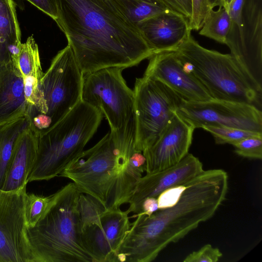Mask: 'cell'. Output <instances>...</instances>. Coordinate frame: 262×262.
<instances>
[{
	"mask_svg": "<svg viewBox=\"0 0 262 262\" xmlns=\"http://www.w3.org/2000/svg\"><path fill=\"white\" fill-rule=\"evenodd\" d=\"M108 1L136 27L141 22L152 16L170 10L160 0Z\"/></svg>",
	"mask_w": 262,
	"mask_h": 262,
	"instance_id": "cell-22",
	"label": "cell"
},
{
	"mask_svg": "<svg viewBox=\"0 0 262 262\" xmlns=\"http://www.w3.org/2000/svg\"><path fill=\"white\" fill-rule=\"evenodd\" d=\"M54 20L57 17L56 0H26Z\"/></svg>",
	"mask_w": 262,
	"mask_h": 262,
	"instance_id": "cell-32",
	"label": "cell"
},
{
	"mask_svg": "<svg viewBox=\"0 0 262 262\" xmlns=\"http://www.w3.org/2000/svg\"><path fill=\"white\" fill-rule=\"evenodd\" d=\"M106 210L103 205L96 199L81 193L78 200V211L81 229L98 223Z\"/></svg>",
	"mask_w": 262,
	"mask_h": 262,
	"instance_id": "cell-25",
	"label": "cell"
},
{
	"mask_svg": "<svg viewBox=\"0 0 262 262\" xmlns=\"http://www.w3.org/2000/svg\"><path fill=\"white\" fill-rule=\"evenodd\" d=\"M176 114L194 129L204 126H226L262 133V113L254 105L212 99L183 100Z\"/></svg>",
	"mask_w": 262,
	"mask_h": 262,
	"instance_id": "cell-11",
	"label": "cell"
},
{
	"mask_svg": "<svg viewBox=\"0 0 262 262\" xmlns=\"http://www.w3.org/2000/svg\"><path fill=\"white\" fill-rule=\"evenodd\" d=\"M226 45L243 70L262 92V0H233Z\"/></svg>",
	"mask_w": 262,
	"mask_h": 262,
	"instance_id": "cell-7",
	"label": "cell"
},
{
	"mask_svg": "<svg viewBox=\"0 0 262 262\" xmlns=\"http://www.w3.org/2000/svg\"><path fill=\"white\" fill-rule=\"evenodd\" d=\"M20 30L13 0H0V64L12 61L17 69Z\"/></svg>",
	"mask_w": 262,
	"mask_h": 262,
	"instance_id": "cell-20",
	"label": "cell"
},
{
	"mask_svg": "<svg viewBox=\"0 0 262 262\" xmlns=\"http://www.w3.org/2000/svg\"><path fill=\"white\" fill-rule=\"evenodd\" d=\"M29 113L19 71L12 61L0 64V123Z\"/></svg>",
	"mask_w": 262,
	"mask_h": 262,
	"instance_id": "cell-19",
	"label": "cell"
},
{
	"mask_svg": "<svg viewBox=\"0 0 262 262\" xmlns=\"http://www.w3.org/2000/svg\"><path fill=\"white\" fill-rule=\"evenodd\" d=\"M32 122L29 115H23L0 123V189L5 182L16 141Z\"/></svg>",
	"mask_w": 262,
	"mask_h": 262,
	"instance_id": "cell-21",
	"label": "cell"
},
{
	"mask_svg": "<svg viewBox=\"0 0 262 262\" xmlns=\"http://www.w3.org/2000/svg\"><path fill=\"white\" fill-rule=\"evenodd\" d=\"M83 75L68 45L59 51L40 80L52 126L62 119L81 100Z\"/></svg>",
	"mask_w": 262,
	"mask_h": 262,
	"instance_id": "cell-10",
	"label": "cell"
},
{
	"mask_svg": "<svg viewBox=\"0 0 262 262\" xmlns=\"http://www.w3.org/2000/svg\"><path fill=\"white\" fill-rule=\"evenodd\" d=\"M123 69H102L83 75L81 100L98 110L111 131L123 130L135 121L134 91L126 84Z\"/></svg>",
	"mask_w": 262,
	"mask_h": 262,
	"instance_id": "cell-9",
	"label": "cell"
},
{
	"mask_svg": "<svg viewBox=\"0 0 262 262\" xmlns=\"http://www.w3.org/2000/svg\"><path fill=\"white\" fill-rule=\"evenodd\" d=\"M53 194L48 196L27 193L25 198V215L27 228H32L47 211L52 201Z\"/></svg>",
	"mask_w": 262,
	"mask_h": 262,
	"instance_id": "cell-26",
	"label": "cell"
},
{
	"mask_svg": "<svg viewBox=\"0 0 262 262\" xmlns=\"http://www.w3.org/2000/svg\"><path fill=\"white\" fill-rule=\"evenodd\" d=\"M202 128L213 136L217 144H230L233 145L246 138L262 135V133L231 127L204 126Z\"/></svg>",
	"mask_w": 262,
	"mask_h": 262,
	"instance_id": "cell-27",
	"label": "cell"
},
{
	"mask_svg": "<svg viewBox=\"0 0 262 262\" xmlns=\"http://www.w3.org/2000/svg\"><path fill=\"white\" fill-rule=\"evenodd\" d=\"M81 192L73 182L52 194L42 217L27 234L33 262H94L83 238L78 211Z\"/></svg>",
	"mask_w": 262,
	"mask_h": 262,
	"instance_id": "cell-4",
	"label": "cell"
},
{
	"mask_svg": "<svg viewBox=\"0 0 262 262\" xmlns=\"http://www.w3.org/2000/svg\"><path fill=\"white\" fill-rule=\"evenodd\" d=\"M128 214L120 209L106 210L98 223L82 230L94 262H118L119 249L132 226Z\"/></svg>",
	"mask_w": 262,
	"mask_h": 262,
	"instance_id": "cell-13",
	"label": "cell"
},
{
	"mask_svg": "<svg viewBox=\"0 0 262 262\" xmlns=\"http://www.w3.org/2000/svg\"><path fill=\"white\" fill-rule=\"evenodd\" d=\"M102 117L98 110L80 100L60 121L40 131L37 155L28 182L59 176L84 150Z\"/></svg>",
	"mask_w": 262,
	"mask_h": 262,
	"instance_id": "cell-5",
	"label": "cell"
},
{
	"mask_svg": "<svg viewBox=\"0 0 262 262\" xmlns=\"http://www.w3.org/2000/svg\"><path fill=\"white\" fill-rule=\"evenodd\" d=\"M204 171L202 163L196 157L188 154L178 164L163 170L146 173L138 182L130 199L126 211L139 213L147 198L158 196L165 190L183 186Z\"/></svg>",
	"mask_w": 262,
	"mask_h": 262,
	"instance_id": "cell-15",
	"label": "cell"
},
{
	"mask_svg": "<svg viewBox=\"0 0 262 262\" xmlns=\"http://www.w3.org/2000/svg\"><path fill=\"white\" fill-rule=\"evenodd\" d=\"M137 27L154 54L173 50L191 31L188 18L170 10L152 16Z\"/></svg>",
	"mask_w": 262,
	"mask_h": 262,
	"instance_id": "cell-17",
	"label": "cell"
},
{
	"mask_svg": "<svg viewBox=\"0 0 262 262\" xmlns=\"http://www.w3.org/2000/svg\"><path fill=\"white\" fill-rule=\"evenodd\" d=\"M230 26V17L228 10L219 6L214 10L210 9L200 29L199 34L225 44Z\"/></svg>",
	"mask_w": 262,
	"mask_h": 262,
	"instance_id": "cell-23",
	"label": "cell"
},
{
	"mask_svg": "<svg viewBox=\"0 0 262 262\" xmlns=\"http://www.w3.org/2000/svg\"><path fill=\"white\" fill-rule=\"evenodd\" d=\"M170 11L190 20L192 14V0H160Z\"/></svg>",
	"mask_w": 262,
	"mask_h": 262,
	"instance_id": "cell-31",
	"label": "cell"
},
{
	"mask_svg": "<svg viewBox=\"0 0 262 262\" xmlns=\"http://www.w3.org/2000/svg\"><path fill=\"white\" fill-rule=\"evenodd\" d=\"M233 0H225V6L224 7L228 10L229 7Z\"/></svg>",
	"mask_w": 262,
	"mask_h": 262,
	"instance_id": "cell-35",
	"label": "cell"
},
{
	"mask_svg": "<svg viewBox=\"0 0 262 262\" xmlns=\"http://www.w3.org/2000/svg\"><path fill=\"white\" fill-rule=\"evenodd\" d=\"M222 253L217 248L207 244L198 251L188 254L184 262H216L222 256Z\"/></svg>",
	"mask_w": 262,
	"mask_h": 262,
	"instance_id": "cell-29",
	"label": "cell"
},
{
	"mask_svg": "<svg viewBox=\"0 0 262 262\" xmlns=\"http://www.w3.org/2000/svg\"><path fill=\"white\" fill-rule=\"evenodd\" d=\"M228 177L223 169L204 170L184 186L173 205L149 216L134 215L117 254L118 261L150 262L168 245L177 242L210 219L226 199Z\"/></svg>",
	"mask_w": 262,
	"mask_h": 262,
	"instance_id": "cell-2",
	"label": "cell"
},
{
	"mask_svg": "<svg viewBox=\"0 0 262 262\" xmlns=\"http://www.w3.org/2000/svg\"><path fill=\"white\" fill-rule=\"evenodd\" d=\"M210 8L213 9L218 6H225V0H208Z\"/></svg>",
	"mask_w": 262,
	"mask_h": 262,
	"instance_id": "cell-34",
	"label": "cell"
},
{
	"mask_svg": "<svg viewBox=\"0 0 262 262\" xmlns=\"http://www.w3.org/2000/svg\"><path fill=\"white\" fill-rule=\"evenodd\" d=\"M210 9L208 0H192V14L189 21L191 30H200Z\"/></svg>",
	"mask_w": 262,
	"mask_h": 262,
	"instance_id": "cell-30",
	"label": "cell"
},
{
	"mask_svg": "<svg viewBox=\"0 0 262 262\" xmlns=\"http://www.w3.org/2000/svg\"><path fill=\"white\" fill-rule=\"evenodd\" d=\"M135 149L143 151L171 121L183 99L159 80L143 75L134 90Z\"/></svg>",
	"mask_w": 262,
	"mask_h": 262,
	"instance_id": "cell-8",
	"label": "cell"
},
{
	"mask_svg": "<svg viewBox=\"0 0 262 262\" xmlns=\"http://www.w3.org/2000/svg\"><path fill=\"white\" fill-rule=\"evenodd\" d=\"M17 68L23 78L31 76L41 79L43 75L38 46L32 36L21 44Z\"/></svg>",
	"mask_w": 262,
	"mask_h": 262,
	"instance_id": "cell-24",
	"label": "cell"
},
{
	"mask_svg": "<svg viewBox=\"0 0 262 262\" xmlns=\"http://www.w3.org/2000/svg\"><path fill=\"white\" fill-rule=\"evenodd\" d=\"M135 123L111 131L84 150L59 174L70 179L82 193L98 200L106 210L128 203L146 170L143 152L135 147Z\"/></svg>",
	"mask_w": 262,
	"mask_h": 262,
	"instance_id": "cell-3",
	"label": "cell"
},
{
	"mask_svg": "<svg viewBox=\"0 0 262 262\" xmlns=\"http://www.w3.org/2000/svg\"><path fill=\"white\" fill-rule=\"evenodd\" d=\"M194 128L177 114L158 138L142 152L146 173L170 167L188 154Z\"/></svg>",
	"mask_w": 262,
	"mask_h": 262,
	"instance_id": "cell-14",
	"label": "cell"
},
{
	"mask_svg": "<svg viewBox=\"0 0 262 262\" xmlns=\"http://www.w3.org/2000/svg\"><path fill=\"white\" fill-rule=\"evenodd\" d=\"M27 193L26 187L0 189V262H33L25 215Z\"/></svg>",
	"mask_w": 262,
	"mask_h": 262,
	"instance_id": "cell-12",
	"label": "cell"
},
{
	"mask_svg": "<svg viewBox=\"0 0 262 262\" xmlns=\"http://www.w3.org/2000/svg\"><path fill=\"white\" fill-rule=\"evenodd\" d=\"M56 4L55 21L83 75L104 68H129L154 54L137 27L108 0H56Z\"/></svg>",
	"mask_w": 262,
	"mask_h": 262,
	"instance_id": "cell-1",
	"label": "cell"
},
{
	"mask_svg": "<svg viewBox=\"0 0 262 262\" xmlns=\"http://www.w3.org/2000/svg\"><path fill=\"white\" fill-rule=\"evenodd\" d=\"M172 51L191 64L192 74L213 99L261 105V92L230 54L205 48L191 35Z\"/></svg>",
	"mask_w": 262,
	"mask_h": 262,
	"instance_id": "cell-6",
	"label": "cell"
},
{
	"mask_svg": "<svg viewBox=\"0 0 262 262\" xmlns=\"http://www.w3.org/2000/svg\"><path fill=\"white\" fill-rule=\"evenodd\" d=\"M233 146L235 152L240 156L253 159L262 158V135L246 138Z\"/></svg>",
	"mask_w": 262,
	"mask_h": 262,
	"instance_id": "cell-28",
	"label": "cell"
},
{
	"mask_svg": "<svg viewBox=\"0 0 262 262\" xmlns=\"http://www.w3.org/2000/svg\"><path fill=\"white\" fill-rule=\"evenodd\" d=\"M39 135L32 121L18 136L1 190L14 191L26 187L36 159Z\"/></svg>",
	"mask_w": 262,
	"mask_h": 262,
	"instance_id": "cell-18",
	"label": "cell"
},
{
	"mask_svg": "<svg viewBox=\"0 0 262 262\" xmlns=\"http://www.w3.org/2000/svg\"><path fill=\"white\" fill-rule=\"evenodd\" d=\"M158 209L157 198H147L144 200L142 203L141 213L147 216H149Z\"/></svg>",
	"mask_w": 262,
	"mask_h": 262,
	"instance_id": "cell-33",
	"label": "cell"
},
{
	"mask_svg": "<svg viewBox=\"0 0 262 262\" xmlns=\"http://www.w3.org/2000/svg\"><path fill=\"white\" fill-rule=\"evenodd\" d=\"M143 75L160 81L184 100L198 102L213 99L192 74L185 72L174 51L154 54Z\"/></svg>",
	"mask_w": 262,
	"mask_h": 262,
	"instance_id": "cell-16",
	"label": "cell"
}]
</instances>
